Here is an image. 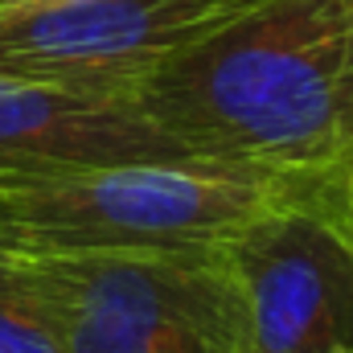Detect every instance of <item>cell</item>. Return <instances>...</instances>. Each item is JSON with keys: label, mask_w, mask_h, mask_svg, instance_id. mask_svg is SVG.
Wrapping results in <instances>:
<instances>
[{"label": "cell", "mask_w": 353, "mask_h": 353, "mask_svg": "<svg viewBox=\"0 0 353 353\" xmlns=\"http://www.w3.org/2000/svg\"><path fill=\"white\" fill-rule=\"evenodd\" d=\"M345 197H350V226H353V173H350V193Z\"/></svg>", "instance_id": "9"}, {"label": "cell", "mask_w": 353, "mask_h": 353, "mask_svg": "<svg viewBox=\"0 0 353 353\" xmlns=\"http://www.w3.org/2000/svg\"><path fill=\"white\" fill-rule=\"evenodd\" d=\"M66 353H251L230 251H12Z\"/></svg>", "instance_id": "3"}, {"label": "cell", "mask_w": 353, "mask_h": 353, "mask_svg": "<svg viewBox=\"0 0 353 353\" xmlns=\"http://www.w3.org/2000/svg\"><path fill=\"white\" fill-rule=\"evenodd\" d=\"M350 181L312 185L255 218L226 251L239 271L251 353H353Z\"/></svg>", "instance_id": "4"}, {"label": "cell", "mask_w": 353, "mask_h": 353, "mask_svg": "<svg viewBox=\"0 0 353 353\" xmlns=\"http://www.w3.org/2000/svg\"><path fill=\"white\" fill-rule=\"evenodd\" d=\"M193 157L128 94L0 74V161L119 165Z\"/></svg>", "instance_id": "6"}, {"label": "cell", "mask_w": 353, "mask_h": 353, "mask_svg": "<svg viewBox=\"0 0 353 353\" xmlns=\"http://www.w3.org/2000/svg\"><path fill=\"white\" fill-rule=\"evenodd\" d=\"M128 99L193 157L292 181L353 173V4L259 0Z\"/></svg>", "instance_id": "1"}, {"label": "cell", "mask_w": 353, "mask_h": 353, "mask_svg": "<svg viewBox=\"0 0 353 353\" xmlns=\"http://www.w3.org/2000/svg\"><path fill=\"white\" fill-rule=\"evenodd\" d=\"M325 185L173 157L119 165L0 161V251H218L288 197Z\"/></svg>", "instance_id": "2"}, {"label": "cell", "mask_w": 353, "mask_h": 353, "mask_svg": "<svg viewBox=\"0 0 353 353\" xmlns=\"http://www.w3.org/2000/svg\"><path fill=\"white\" fill-rule=\"evenodd\" d=\"M0 353H66L50 304L12 251H0Z\"/></svg>", "instance_id": "7"}, {"label": "cell", "mask_w": 353, "mask_h": 353, "mask_svg": "<svg viewBox=\"0 0 353 353\" xmlns=\"http://www.w3.org/2000/svg\"><path fill=\"white\" fill-rule=\"evenodd\" d=\"M21 4H46V0H0V8H21Z\"/></svg>", "instance_id": "8"}, {"label": "cell", "mask_w": 353, "mask_h": 353, "mask_svg": "<svg viewBox=\"0 0 353 353\" xmlns=\"http://www.w3.org/2000/svg\"><path fill=\"white\" fill-rule=\"evenodd\" d=\"M259 0H46L0 8V74L128 94Z\"/></svg>", "instance_id": "5"}, {"label": "cell", "mask_w": 353, "mask_h": 353, "mask_svg": "<svg viewBox=\"0 0 353 353\" xmlns=\"http://www.w3.org/2000/svg\"><path fill=\"white\" fill-rule=\"evenodd\" d=\"M350 4H353V0H350Z\"/></svg>", "instance_id": "10"}]
</instances>
